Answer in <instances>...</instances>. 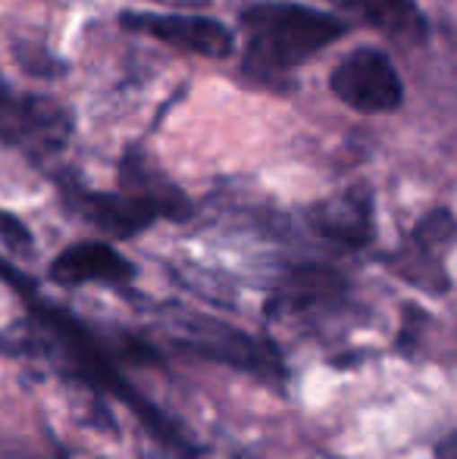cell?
I'll return each mask as SVG.
<instances>
[{
  "label": "cell",
  "instance_id": "6",
  "mask_svg": "<svg viewBox=\"0 0 457 459\" xmlns=\"http://www.w3.org/2000/svg\"><path fill=\"white\" fill-rule=\"evenodd\" d=\"M330 91L357 113H391L401 107L404 85L391 60L376 48H357L332 69Z\"/></svg>",
  "mask_w": 457,
  "mask_h": 459
},
{
  "label": "cell",
  "instance_id": "14",
  "mask_svg": "<svg viewBox=\"0 0 457 459\" xmlns=\"http://www.w3.org/2000/svg\"><path fill=\"white\" fill-rule=\"evenodd\" d=\"M435 454H439V459H454L457 456V431H448V435L435 444Z\"/></svg>",
  "mask_w": 457,
  "mask_h": 459
},
{
  "label": "cell",
  "instance_id": "2",
  "mask_svg": "<svg viewBox=\"0 0 457 459\" xmlns=\"http://www.w3.org/2000/svg\"><path fill=\"white\" fill-rule=\"evenodd\" d=\"M176 328L182 351L198 353L204 359H214V363L232 366L238 372L257 375V378L273 381V385H286V359H282L279 347L269 338H257V334L242 332V328L229 325V322L189 313L176 316Z\"/></svg>",
  "mask_w": 457,
  "mask_h": 459
},
{
  "label": "cell",
  "instance_id": "4",
  "mask_svg": "<svg viewBox=\"0 0 457 459\" xmlns=\"http://www.w3.org/2000/svg\"><path fill=\"white\" fill-rule=\"evenodd\" d=\"M347 307H351V288L342 273L323 263H298L279 275L267 313L320 325L347 313Z\"/></svg>",
  "mask_w": 457,
  "mask_h": 459
},
{
  "label": "cell",
  "instance_id": "12",
  "mask_svg": "<svg viewBox=\"0 0 457 459\" xmlns=\"http://www.w3.org/2000/svg\"><path fill=\"white\" fill-rule=\"evenodd\" d=\"M332 6L398 44H423L429 38V22L414 0H332Z\"/></svg>",
  "mask_w": 457,
  "mask_h": 459
},
{
  "label": "cell",
  "instance_id": "7",
  "mask_svg": "<svg viewBox=\"0 0 457 459\" xmlns=\"http://www.w3.org/2000/svg\"><path fill=\"white\" fill-rule=\"evenodd\" d=\"M122 29L135 35L157 38L170 48L226 60L235 50V38L223 22L207 16H160V13H122Z\"/></svg>",
  "mask_w": 457,
  "mask_h": 459
},
{
  "label": "cell",
  "instance_id": "15",
  "mask_svg": "<svg viewBox=\"0 0 457 459\" xmlns=\"http://www.w3.org/2000/svg\"><path fill=\"white\" fill-rule=\"evenodd\" d=\"M157 4H166V6H182V10H201V6H207L210 0H157Z\"/></svg>",
  "mask_w": 457,
  "mask_h": 459
},
{
  "label": "cell",
  "instance_id": "1",
  "mask_svg": "<svg viewBox=\"0 0 457 459\" xmlns=\"http://www.w3.org/2000/svg\"><path fill=\"white\" fill-rule=\"evenodd\" d=\"M242 29L248 35L244 69L257 75L288 73L330 48L347 31L332 13H320L301 4H254L242 13Z\"/></svg>",
  "mask_w": 457,
  "mask_h": 459
},
{
  "label": "cell",
  "instance_id": "9",
  "mask_svg": "<svg viewBox=\"0 0 457 459\" xmlns=\"http://www.w3.org/2000/svg\"><path fill=\"white\" fill-rule=\"evenodd\" d=\"M63 197L69 210L110 238H135L157 222V212L151 206L122 191H92L79 182H63Z\"/></svg>",
  "mask_w": 457,
  "mask_h": 459
},
{
  "label": "cell",
  "instance_id": "3",
  "mask_svg": "<svg viewBox=\"0 0 457 459\" xmlns=\"http://www.w3.org/2000/svg\"><path fill=\"white\" fill-rule=\"evenodd\" d=\"M73 134V113L54 97L0 88V144L31 160L54 157Z\"/></svg>",
  "mask_w": 457,
  "mask_h": 459
},
{
  "label": "cell",
  "instance_id": "8",
  "mask_svg": "<svg viewBox=\"0 0 457 459\" xmlns=\"http://www.w3.org/2000/svg\"><path fill=\"white\" fill-rule=\"evenodd\" d=\"M307 229L342 250H364L376 235L373 222V194L366 185L326 197L307 210Z\"/></svg>",
  "mask_w": 457,
  "mask_h": 459
},
{
  "label": "cell",
  "instance_id": "5",
  "mask_svg": "<svg viewBox=\"0 0 457 459\" xmlns=\"http://www.w3.org/2000/svg\"><path fill=\"white\" fill-rule=\"evenodd\" d=\"M454 244V216L452 210L426 212L408 241L389 256V266L398 278L433 297H445L452 290V273H448V254Z\"/></svg>",
  "mask_w": 457,
  "mask_h": 459
},
{
  "label": "cell",
  "instance_id": "10",
  "mask_svg": "<svg viewBox=\"0 0 457 459\" xmlns=\"http://www.w3.org/2000/svg\"><path fill=\"white\" fill-rule=\"evenodd\" d=\"M119 191L138 197L147 204L157 219H170V222H189L195 216V204L182 187H176L138 147H128L119 166Z\"/></svg>",
  "mask_w": 457,
  "mask_h": 459
},
{
  "label": "cell",
  "instance_id": "16",
  "mask_svg": "<svg viewBox=\"0 0 457 459\" xmlns=\"http://www.w3.org/2000/svg\"><path fill=\"white\" fill-rule=\"evenodd\" d=\"M0 459H38V456H29V454H10V450H6V454H0ZM57 459H63V456H57Z\"/></svg>",
  "mask_w": 457,
  "mask_h": 459
},
{
  "label": "cell",
  "instance_id": "11",
  "mask_svg": "<svg viewBox=\"0 0 457 459\" xmlns=\"http://www.w3.org/2000/svg\"><path fill=\"white\" fill-rule=\"evenodd\" d=\"M50 281L63 288L75 284H128L138 269L126 260L116 247L104 241H79L66 247L54 263H50Z\"/></svg>",
  "mask_w": 457,
  "mask_h": 459
},
{
  "label": "cell",
  "instance_id": "13",
  "mask_svg": "<svg viewBox=\"0 0 457 459\" xmlns=\"http://www.w3.org/2000/svg\"><path fill=\"white\" fill-rule=\"evenodd\" d=\"M0 244H4L6 254H13V256L35 254V238H31L29 225L6 210H0Z\"/></svg>",
  "mask_w": 457,
  "mask_h": 459
}]
</instances>
